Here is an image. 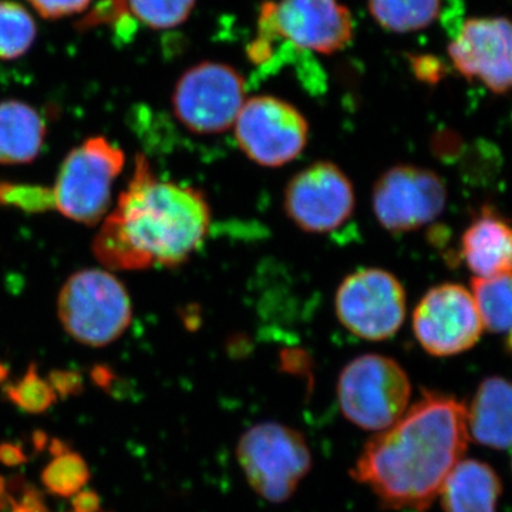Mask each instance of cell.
Returning a JSON list of instances; mask_svg holds the SVG:
<instances>
[{
	"label": "cell",
	"instance_id": "cb8c5ba5",
	"mask_svg": "<svg viewBox=\"0 0 512 512\" xmlns=\"http://www.w3.org/2000/svg\"><path fill=\"white\" fill-rule=\"evenodd\" d=\"M8 396L16 406L29 413L45 412L56 400L55 390L37 375L35 367H30L23 379L9 387Z\"/></svg>",
	"mask_w": 512,
	"mask_h": 512
},
{
	"label": "cell",
	"instance_id": "2e32d148",
	"mask_svg": "<svg viewBox=\"0 0 512 512\" xmlns=\"http://www.w3.org/2000/svg\"><path fill=\"white\" fill-rule=\"evenodd\" d=\"M503 481L490 464L463 458L453 468L439 498L444 512H497Z\"/></svg>",
	"mask_w": 512,
	"mask_h": 512
},
{
	"label": "cell",
	"instance_id": "3957f363",
	"mask_svg": "<svg viewBox=\"0 0 512 512\" xmlns=\"http://www.w3.org/2000/svg\"><path fill=\"white\" fill-rule=\"evenodd\" d=\"M124 163L120 147L106 137H90L64 158L53 187L0 184V204L30 212L55 210L69 220L96 225L109 212Z\"/></svg>",
	"mask_w": 512,
	"mask_h": 512
},
{
	"label": "cell",
	"instance_id": "d6986e66",
	"mask_svg": "<svg viewBox=\"0 0 512 512\" xmlns=\"http://www.w3.org/2000/svg\"><path fill=\"white\" fill-rule=\"evenodd\" d=\"M470 292L484 330L510 336L511 272L490 278H474Z\"/></svg>",
	"mask_w": 512,
	"mask_h": 512
},
{
	"label": "cell",
	"instance_id": "9a60e30c",
	"mask_svg": "<svg viewBox=\"0 0 512 512\" xmlns=\"http://www.w3.org/2000/svg\"><path fill=\"white\" fill-rule=\"evenodd\" d=\"M461 255L474 278L511 272L512 232L505 218L484 208L463 232Z\"/></svg>",
	"mask_w": 512,
	"mask_h": 512
},
{
	"label": "cell",
	"instance_id": "9c48e42d",
	"mask_svg": "<svg viewBox=\"0 0 512 512\" xmlns=\"http://www.w3.org/2000/svg\"><path fill=\"white\" fill-rule=\"evenodd\" d=\"M171 101L175 117L192 133L221 134L234 127L244 106L245 82L228 64L202 62L180 77Z\"/></svg>",
	"mask_w": 512,
	"mask_h": 512
},
{
	"label": "cell",
	"instance_id": "44dd1931",
	"mask_svg": "<svg viewBox=\"0 0 512 512\" xmlns=\"http://www.w3.org/2000/svg\"><path fill=\"white\" fill-rule=\"evenodd\" d=\"M37 26L19 3L0 2V60H15L35 43Z\"/></svg>",
	"mask_w": 512,
	"mask_h": 512
},
{
	"label": "cell",
	"instance_id": "7c38bea8",
	"mask_svg": "<svg viewBox=\"0 0 512 512\" xmlns=\"http://www.w3.org/2000/svg\"><path fill=\"white\" fill-rule=\"evenodd\" d=\"M356 207L352 181L330 161H316L293 175L285 188L289 220L309 234H328L345 225Z\"/></svg>",
	"mask_w": 512,
	"mask_h": 512
},
{
	"label": "cell",
	"instance_id": "e0dca14e",
	"mask_svg": "<svg viewBox=\"0 0 512 512\" xmlns=\"http://www.w3.org/2000/svg\"><path fill=\"white\" fill-rule=\"evenodd\" d=\"M511 384L501 376L484 379L466 409L468 437L481 446L508 450L511 446Z\"/></svg>",
	"mask_w": 512,
	"mask_h": 512
},
{
	"label": "cell",
	"instance_id": "277c9868",
	"mask_svg": "<svg viewBox=\"0 0 512 512\" xmlns=\"http://www.w3.org/2000/svg\"><path fill=\"white\" fill-rule=\"evenodd\" d=\"M64 330L83 345L103 348L121 338L133 320L126 286L107 269L90 268L69 276L57 296Z\"/></svg>",
	"mask_w": 512,
	"mask_h": 512
},
{
	"label": "cell",
	"instance_id": "5bb4252c",
	"mask_svg": "<svg viewBox=\"0 0 512 512\" xmlns=\"http://www.w3.org/2000/svg\"><path fill=\"white\" fill-rule=\"evenodd\" d=\"M448 56L467 80H480L490 92L511 89L512 30L505 18H473L463 23Z\"/></svg>",
	"mask_w": 512,
	"mask_h": 512
},
{
	"label": "cell",
	"instance_id": "603a6c76",
	"mask_svg": "<svg viewBox=\"0 0 512 512\" xmlns=\"http://www.w3.org/2000/svg\"><path fill=\"white\" fill-rule=\"evenodd\" d=\"M131 15L153 29L180 26L191 15L197 0H124Z\"/></svg>",
	"mask_w": 512,
	"mask_h": 512
},
{
	"label": "cell",
	"instance_id": "484cf974",
	"mask_svg": "<svg viewBox=\"0 0 512 512\" xmlns=\"http://www.w3.org/2000/svg\"><path fill=\"white\" fill-rule=\"evenodd\" d=\"M414 73L417 74L423 82H437L440 79L441 70L440 63L437 60L430 59V57H419L413 60Z\"/></svg>",
	"mask_w": 512,
	"mask_h": 512
},
{
	"label": "cell",
	"instance_id": "ba28073f",
	"mask_svg": "<svg viewBox=\"0 0 512 512\" xmlns=\"http://www.w3.org/2000/svg\"><path fill=\"white\" fill-rule=\"evenodd\" d=\"M343 328L369 342L393 338L407 315L404 286L392 272L365 268L343 279L335 295Z\"/></svg>",
	"mask_w": 512,
	"mask_h": 512
},
{
	"label": "cell",
	"instance_id": "8fae6325",
	"mask_svg": "<svg viewBox=\"0 0 512 512\" xmlns=\"http://www.w3.org/2000/svg\"><path fill=\"white\" fill-rule=\"evenodd\" d=\"M447 187L429 168L394 165L384 171L372 192L377 222L393 234L417 231L437 220L446 210Z\"/></svg>",
	"mask_w": 512,
	"mask_h": 512
},
{
	"label": "cell",
	"instance_id": "8992f818",
	"mask_svg": "<svg viewBox=\"0 0 512 512\" xmlns=\"http://www.w3.org/2000/svg\"><path fill=\"white\" fill-rule=\"evenodd\" d=\"M237 457L252 490L272 504L288 501L312 468L305 437L276 421L245 431L238 441Z\"/></svg>",
	"mask_w": 512,
	"mask_h": 512
},
{
	"label": "cell",
	"instance_id": "4fadbf2b",
	"mask_svg": "<svg viewBox=\"0 0 512 512\" xmlns=\"http://www.w3.org/2000/svg\"><path fill=\"white\" fill-rule=\"evenodd\" d=\"M413 332L431 356L451 357L473 349L484 326L470 289L460 284L429 289L414 309Z\"/></svg>",
	"mask_w": 512,
	"mask_h": 512
},
{
	"label": "cell",
	"instance_id": "7a4b0ae2",
	"mask_svg": "<svg viewBox=\"0 0 512 512\" xmlns=\"http://www.w3.org/2000/svg\"><path fill=\"white\" fill-rule=\"evenodd\" d=\"M210 227L205 195L160 180L138 154L126 190L94 237L93 254L110 271L174 268L197 251Z\"/></svg>",
	"mask_w": 512,
	"mask_h": 512
},
{
	"label": "cell",
	"instance_id": "4316f807",
	"mask_svg": "<svg viewBox=\"0 0 512 512\" xmlns=\"http://www.w3.org/2000/svg\"><path fill=\"white\" fill-rule=\"evenodd\" d=\"M74 512H99L100 498L94 491H80L73 500Z\"/></svg>",
	"mask_w": 512,
	"mask_h": 512
},
{
	"label": "cell",
	"instance_id": "ffe728a7",
	"mask_svg": "<svg viewBox=\"0 0 512 512\" xmlns=\"http://www.w3.org/2000/svg\"><path fill=\"white\" fill-rule=\"evenodd\" d=\"M441 0H369L370 15L377 25L393 33H412L429 28L439 18Z\"/></svg>",
	"mask_w": 512,
	"mask_h": 512
},
{
	"label": "cell",
	"instance_id": "30bf717a",
	"mask_svg": "<svg viewBox=\"0 0 512 512\" xmlns=\"http://www.w3.org/2000/svg\"><path fill=\"white\" fill-rule=\"evenodd\" d=\"M242 153L262 165L278 168L296 160L309 140V123L288 101L274 96L245 100L234 123Z\"/></svg>",
	"mask_w": 512,
	"mask_h": 512
},
{
	"label": "cell",
	"instance_id": "d4e9b609",
	"mask_svg": "<svg viewBox=\"0 0 512 512\" xmlns=\"http://www.w3.org/2000/svg\"><path fill=\"white\" fill-rule=\"evenodd\" d=\"M32 8L45 19H62L87 9L92 0H28Z\"/></svg>",
	"mask_w": 512,
	"mask_h": 512
},
{
	"label": "cell",
	"instance_id": "6da1fadb",
	"mask_svg": "<svg viewBox=\"0 0 512 512\" xmlns=\"http://www.w3.org/2000/svg\"><path fill=\"white\" fill-rule=\"evenodd\" d=\"M466 409L454 396L424 392L396 423L367 441L353 480L387 510H427L466 454Z\"/></svg>",
	"mask_w": 512,
	"mask_h": 512
},
{
	"label": "cell",
	"instance_id": "83f0119b",
	"mask_svg": "<svg viewBox=\"0 0 512 512\" xmlns=\"http://www.w3.org/2000/svg\"><path fill=\"white\" fill-rule=\"evenodd\" d=\"M26 460L22 448L15 444H0V463L5 466L15 467Z\"/></svg>",
	"mask_w": 512,
	"mask_h": 512
},
{
	"label": "cell",
	"instance_id": "f546056e",
	"mask_svg": "<svg viewBox=\"0 0 512 512\" xmlns=\"http://www.w3.org/2000/svg\"><path fill=\"white\" fill-rule=\"evenodd\" d=\"M3 495H5V490H3L2 480H0V505H2Z\"/></svg>",
	"mask_w": 512,
	"mask_h": 512
},
{
	"label": "cell",
	"instance_id": "5b68a950",
	"mask_svg": "<svg viewBox=\"0 0 512 512\" xmlns=\"http://www.w3.org/2000/svg\"><path fill=\"white\" fill-rule=\"evenodd\" d=\"M336 392L340 410L350 423L379 433L409 409L412 382L392 357L369 353L343 367Z\"/></svg>",
	"mask_w": 512,
	"mask_h": 512
},
{
	"label": "cell",
	"instance_id": "7402d4cb",
	"mask_svg": "<svg viewBox=\"0 0 512 512\" xmlns=\"http://www.w3.org/2000/svg\"><path fill=\"white\" fill-rule=\"evenodd\" d=\"M89 478L90 471L86 461L72 451L53 458L42 473V481L47 490L64 498L80 493Z\"/></svg>",
	"mask_w": 512,
	"mask_h": 512
},
{
	"label": "cell",
	"instance_id": "f1b7e54d",
	"mask_svg": "<svg viewBox=\"0 0 512 512\" xmlns=\"http://www.w3.org/2000/svg\"><path fill=\"white\" fill-rule=\"evenodd\" d=\"M50 382H52V384H50L52 389L56 390V392H59L60 394H63V396L76 392L77 387L80 386L76 377L66 375V373H57L56 376H52Z\"/></svg>",
	"mask_w": 512,
	"mask_h": 512
},
{
	"label": "cell",
	"instance_id": "52a82bcc",
	"mask_svg": "<svg viewBox=\"0 0 512 512\" xmlns=\"http://www.w3.org/2000/svg\"><path fill=\"white\" fill-rule=\"evenodd\" d=\"M259 37L282 40L305 52L332 55L352 42L353 18L339 0L265 2L259 12Z\"/></svg>",
	"mask_w": 512,
	"mask_h": 512
},
{
	"label": "cell",
	"instance_id": "ac0fdd59",
	"mask_svg": "<svg viewBox=\"0 0 512 512\" xmlns=\"http://www.w3.org/2000/svg\"><path fill=\"white\" fill-rule=\"evenodd\" d=\"M46 141V123L39 111L19 100L0 103V164L35 161Z\"/></svg>",
	"mask_w": 512,
	"mask_h": 512
}]
</instances>
